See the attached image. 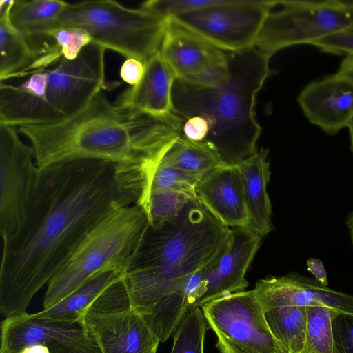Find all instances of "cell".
<instances>
[{
  "instance_id": "cell-28",
  "label": "cell",
  "mask_w": 353,
  "mask_h": 353,
  "mask_svg": "<svg viewBox=\"0 0 353 353\" xmlns=\"http://www.w3.org/2000/svg\"><path fill=\"white\" fill-rule=\"evenodd\" d=\"M209 328L200 307H191L176 330L170 353H204Z\"/></svg>"
},
{
  "instance_id": "cell-3",
  "label": "cell",
  "mask_w": 353,
  "mask_h": 353,
  "mask_svg": "<svg viewBox=\"0 0 353 353\" xmlns=\"http://www.w3.org/2000/svg\"><path fill=\"white\" fill-rule=\"evenodd\" d=\"M232 242L231 228L197 199L161 226L149 224L123 279L130 307L148 312L190 274L214 265Z\"/></svg>"
},
{
  "instance_id": "cell-12",
  "label": "cell",
  "mask_w": 353,
  "mask_h": 353,
  "mask_svg": "<svg viewBox=\"0 0 353 353\" xmlns=\"http://www.w3.org/2000/svg\"><path fill=\"white\" fill-rule=\"evenodd\" d=\"M17 128L0 124V233L13 236L24 221L39 172L32 148L25 144Z\"/></svg>"
},
{
  "instance_id": "cell-19",
  "label": "cell",
  "mask_w": 353,
  "mask_h": 353,
  "mask_svg": "<svg viewBox=\"0 0 353 353\" xmlns=\"http://www.w3.org/2000/svg\"><path fill=\"white\" fill-rule=\"evenodd\" d=\"M14 2L0 1V81L44 70L57 61L50 49L26 37L12 24L10 12Z\"/></svg>"
},
{
  "instance_id": "cell-13",
  "label": "cell",
  "mask_w": 353,
  "mask_h": 353,
  "mask_svg": "<svg viewBox=\"0 0 353 353\" xmlns=\"http://www.w3.org/2000/svg\"><path fill=\"white\" fill-rule=\"evenodd\" d=\"M159 51L176 79L214 87L230 77L228 52L172 19H168Z\"/></svg>"
},
{
  "instance_id": "cell-10",
  "label": "cell",
  "mask_w": 353,
  "mask_h": 353,
  "mask_svg": "<svg viewBox=\"0 0 353 353\" xmlns=\"http://www.w3.org/2000/svg\"><path fill=\"white\" fill-rule=\"evenodd\" d=\"M277 0H223L217 5L170 18L225 52L254 46Z\"/></svg>"
},
{
  "instance_id": "cell-37",
  "label": "cell",
  "mask_w": 353,
  "mask_h": 353,
  "mask_svg": "<svg viewBox=\"0 0 353 353\" xmlns=\"http://www.w3.org/2000/svg\"><path fill=\"white\" fill-rule=\"evenodd\" d=\"M337 74L353 83V54H347L343 59Z\"/></svg>"
},
{
  "instance_id": "cell-9",
  "label": "cell",
  "mask_w": 353,
  "mask_h": 353,
  "mask_svg": "<svg viewBox=\"0 0 353 353\" xmlns=\"http://www.w3.org/2000/svg\"><path fill=\"white\" fill-rule=\"evenodd\" d=\"M105 50L92 43L75 59L62 57L54 68L46 70L44 94L42 99L39 98L44 125L75 115L96 94L107 88Z\"/></svg>"
},
{
  "instance_id": "cell-22",
  "label": "cell",
  "mask_w": 353,
  "mask_h": 353,
  "mask_svg": "<svg viewBox=\"0 0 353 353\" xmlns=\"http://www.w3.org/2000/svg\"><path fill=\"white\" fill-rule=\"evenodd\" d=\"M205 269L190 274L177 290L163 297L148 312L141 314L160 343L174 335L191 307H197L206 291Z\"/></svg>"
},
{
  "instance_id": "cell-23",
  "label": "cell",
  "mask_w": 353,
  "mask_h": 353,
  "mask_svg": "<svg viewBox=\"0 0 353 353\" xmlns=\"http://www.w3.org/2000/svg\"><path fill=\"white\" fill-rule=\"evenodd\" d=\"M125 274V272L114 268L101 270L54 305L33 314L37 317L60 321H83L86 311L103 292Z\"/></svg>"
},
{
  "instance_id": "cell-34",
  "label": "cell",
  "mask_w": 353,
  "mask_h": 353,
  "mask_svg": "<svg viewBox=\"0 0 353 353\" xmlns=\"http://www.w3.org/2000/svg\"><path fill=\"white\" fill-rule=\"evenodd\" d=\"M210 130L208 120L199 115L185 119L182 127V135L185 139L195 142H202Z\"/></svg>"
},
{
  "instance_id": "cell-1",
  "label": "cell",
  "mask_w": 353,
  "mask_h": 353,
  "mask_svg": "<svg viewBox=\"0 0 353 353\" xmlns=\"http://www.w3.org/2000/svg\"><path fill=\"white\" fill-rule=\"evenodd\" d=\"M117 165L77 159L39 170L18 232L3 241L0 312L26 313L33 296L77 250L86 235L114 210L138 196Z\"/></svg>"
},
{
  "instance_id": "cell-25",
  "label": "cell",
  "mask_w": 353,
  "mask_h": 353,
  "mask_svg": "<svg viewBox=\"0 0 353 353\" xmlns=\"http://www.w3.org/2000/svg\"><path fill=\"white\" fill-rule=\"evenodd\" d=\"M263 312L270 331L283 347L289 353H301L307 331V306H280Z\"/></svg>"
},
{
  "instance_id": "cell-20",
  "label": "cell",
  "mask_w": 353,
  "mask_h": 353,
  "mask_svg": "<svg viewBox=\"0 0 353 353\" xmlns=\"http://www.w3.org/2000/svg\"><path fill=\"white\" fill-rule=\"evenodd\" d=\"M141 80L118 97L119 105L134 108L145 113L164 117L172 114V88L176 79L159 50L145 63Z\"/></svg>"
},
{
  "instance_id": "cell-31",
  "label": "cell",
  "mask_w": 353,
  "mask_h": 353,
  "mask_svg": "<svg viewBox=\"0 0 353 353\" xmlns=\"http://www.w3.org/2000/svg\"><path fill=\"white\" fill-rule=\"evenodd\" d=\"M52 37L59 48L62 57L74 60L81 50L92 43L90 34L85 30L78 28H63L53 30Z\"/></svg>"
},
{
  "instance_id": "cell-6",
  "label": "cell",
  "mask_w": 353,
  "mask_h": 353,
  "mask_svg": "<svg viewBox=\"0 0 353 353\" xmlns=\"http://www.w3.org/2000/svg\"><path fill=\"white\" fill-rule=\"evenodd\" d=\"M167 23L168 19L141 6L130 8L110 0L84 1L68 3L55 30L83 29L92 43L145 63L159 50Z\"/></svg>"
},
{
  "instance_id": "cell-27",
  "label": "cell",
  "mask_w": 353,
  "mask_h": 353,
  "mask_svg": "<svg viewBox=\"0 0 353 353\" xmlns=\"http://www.w3.org/2000/svg\"><path fill=\"white\" fill-rule=\"evenodd\" d=\"M307 323L301 353H334L331 309L320 305L307 306Z\"/></svg>"
},
{
  "instance_id": "cell-2",
  "label": "cell",
  "mask_w": 353,
  "mask_h": 353,
  "mask_svg": "<svg viewBox=\"0 0 353 353\" xmlns=\"http://www.w3.org/2000/svg\"><path fill=\"white\" fill-rule=\"evenodd\" d=\"M184 121L173 113L154 116L112 103L100 91L67 119L17 129L30 141L39 170L72 160L97 159L150 181L162 158L182 136Z\"/></svg>"
},
{
  "instance_id": "cell-16",
  "label": "cell",
  "mask_w": 353,
  "mask_h": 353,
  "mask_svg": "<svg viewBox=\"0 0 353 353\" xmlns=\"http://www.w3.org/2000/svg\"><path fill=\"white\" fill-rule=\"evenodd\" d=\"M297 101L308 121L333 135L353 117V83L339 74L308 83Z\"/></svg>"
},
{
  "instance_id": "cell-14",
  "label": "cell",
  "mask_w": 353,
  "mask_h": 353,
  "mask_svg": "<svg viewBox=\"0 0 353 353\" xmlns=\"http://www.w3.org/2000/svg\"><path fill=\"white\" fill-rule=\"evenodd\" d=\"M254 290L263 310L280 306L320 305L353 313V296L332 290L296 272L259 279Z\"/></svg>"
},
{
  "instance_id": "cell-32",
  "label": "cell",
  "mask_w": 353,
  "mask_h": 353,
  "mask_svg": "<svg viewBox=\"0 0 353 353\" xmlns=\"http://www.w3.org/2000/svg\"><path fill=\"white\" fill-rule=\"evenodd\" d=\"M334 353H353V313L331 309Z\"/></svg>"
},
{
  "instance_id": "cell-8",
  "label": "cell",
  "mask_w": 353,
  "mask_h": 353,
  "mask_svg": "<svg viewBox=\"0 0 353 353\" xmlns=\"http://www.w3.org/2000/svg\"><path fill=\"white\" fill-rule=\"evenodd\" d=\"M201 308L221 353H289L270 331L254 289L212 300Z\"/></svg>"
},
{
  "instance_id": "cell-15",
  "label": "cell",
  "mask_w": 353,
  "mask_h": 353,
  "mask_svg": "<svg viewBox=\"0 0 353 353\" xmlns=\"http://www.w3.org/2000/svg\"><path fill=\"white\" fill-rule=\"evenodd\" d=\"M102 353H157L159 340L135 310L87 311L83 318Z\"/></svg>"
},
{
  "instance_id": "cell-35",
  "label": "cell",
  "mask_w": 353,
  "mask_h": 353,
  "mask_svg": "<svg viewBox=\"0 0 353 353\" xmlns=\"http://www.w3.org/2000/svg\"><path fill=\"white\" fill-rule=\"evenodd\" d=\"M145 71L144 63L134 58H128L120 68V77L131 86L136 85Z\"/></svg>"
},
{
  "instance_id": "cell-33",
  "label": "cell",
  "mask_w": 353,
  "mask_h": 353,
  "mask_svg": "<svg viewBox=\"0 0 353 353\" xmlns=\"http://www.w3.org/2000/svg\"><path fill=\"white\" fill-rule=\"evenodd\" d=\"M310 45L324 52L353 54V25L341 32L319 39Z\"/></svg>"
},
{
  "instance_id": "cell-5",
  "label": "cell",
  "mask_w": 353,
  "mask_h": 353,
  "mask_svg": "<svg viewBox=\"0 0 353 353\" xmlns=\"http://www.w3.org/2000/svg\"><path fill=\"white\" fill-rule=\"evenodd\" d=\"M149 225L138 204L119 208L85 237L47 285L43 309L49 308L97 272L108 268L126 273Z\"/></svg>"
},
{
  "instance_id": "cell-29",
  "label": "cell",
  "mask_w": 353,
  "mask_h": 353,
  "mask_svg": "<svg viewBox=\"0 0 353 353\" xmlns=\"http://www.w3.org/2000/svg\"><path fill=\"white\" fill-rule=\"evenodd\" d=\"M195 198L180 192H156L148 194L143 208L150 225L157 228L176 217Z\"/></svg>"
},
{
  "instance_id": "cell-17",
  "label": "cell",
  "mask_w": 353,
  "mask_h": 353,
  "mask_svg": "<svg viewBox=\"0 0 353 353\" xmlns=\"http://www.w3.org/2000/svg\"><path fill=\"white\" fill-rule=\"evenodd\" d=\"M231 230L232 245L204 271L206 291L197 307L229 294L244 291L248 285L246 273L260 247L262 236L249 227Z\"/></svg>"
},
{
  "instance_id": "cell-36",
  "label": "cell",
  "mask_w": 353,
  "mask_h": 353,
  "mask_svg": "<svg viewBox=\"0 0 353 353\" xmlns=\"http://www.w3.org/2000/svg\"><path fill=\"white\" fill-rule=\"evenodd\" d=\"M306 264L307 270L314 276L315 279L322 285L327 286V272L322 261L315 258H309Z\"/></svg>"
},
{
  "instance_id": "cell-26",
  "label": "cell",
  "mask_w": 353,
  "mask_h": 353,
  "mask_svg": "<svg viewBox=\"0 0 353 353\" xmlns=\"http://www.w3.org/2000/svg\"><path fill=\"white\" fill-rule=\"evenodd\" d=\"M223 164L216 152L205 142H195L183 135L162 158L159 165L174 168L200 176Z\"/></svg>"
},
{
  "instance_id": "cell-24",
  "label": "cell",
  "mask_w": 353,
  "mask_h": 353,
  "mask_svg": "<svg viewBox=\"0 0 353 353\" xmlns=\"http://www.w3.org/2000/svg\"><path fill=\"white\" fill-rule=\"evenodd\" d=\"M68 3L59 0H17L10 10V19L26 37H48Z\"/></svg>"
},
{
  "instance_id": "cell-38",
  "label": "cell",
  "mask_w": 353,
  "mask_h": 353,
  "mask_svg": "<svg viewBox=\"0 0 353 353\" xmlns=\"http://www.w3.org/2000/svg\"><path fill=\"white\" fill-rule=\"evenodd\" d=\"M346 224L349 230L351 242L353 245V211L349 214Z\"/></svg>"
},
{
  "instance_id": "cell-21",
  "label": "cell",
  "mask_w": 353,
  "mask_h": 353,
  "mask_svg": "<svg viewBox=\"0 0 353 353\" xmlns=\"http://www.w3.org/2000/svg\"><path fill=\"white\" fill-rule=\"evenodd\" d=\"M268 150L261 148L236 165L249 216V228L261 236L272 230V205L267 186L270 179Z\"/></svg>"
},
{
  "instance_id": "cell-18",
  "label": "cell",
  "mask_w": 353,
  "mask_h": 353,
  "mask_svg": "<svg viewBox=\"0 0 353 353\" xmlns=\"http://www.w3.org/2000/svg\"><path fill=\"white\" fill-rule=\"evenodd\" d=\"M201 203L223 225L249 226V216L236 165L222 164L201 176L196 186Z\"/></svg>"
},
{
  "instance_id": "cell-11",
  "label": "cell",
  "mask_w": 353,
  "mask_h": 353,
  "mask_svg": "<svg viewBox=\"0 0 353 353\" xmlns=\"http://www.w3.org/2000/svg\"><path fill=\"white\" fill-rule=\"evenodd\" d=\"M0 353L102 352L95 335L83 321H55L26 312L2 321Z\"/></svg>"
},
{
  "instance_id": "cell-4",
  "label": "cell",
  "mask_w": 353,
  "mask_h": 353,
  "mask_svg": "<svg viewBox=\"0 0 353 353\" xmlns=\"http://www.w3.org/2000/svg\"><path fill=\"white\" fill-rule=\"evenodd\" d=\"M230 77L214 87L176 79L172 113L183 120L202 116L210 130L202 141L211 146L225 165H237L256 149L261 127L255 114L258 92L271 73L270 59L254 46L228 52Z\"/></svg>"
},
{
  "instance_id": "cell-39",
  "label": "cell",
  "mask_w": 353,
  "mask_h": 353,
  "mask_svg": "<svg viewBox=\"0 0 353 353\" xmlns=\"http://www.w3.org/2000/svg\"><path fill=\"white\" fill-rule=\"evenodd\" d=\"M350 131V149L353 154V117L348 123L347 127Z\"/></svg>"
},
{
  "instance_id": "cell-30",
  "label": "cell",
  "mask_w": 353,
  "mask_h": 353,
  "mask_svg": "<svg viewBox=\"0 0 353 353\" xmlns=\"http://www.w3.org/2000/svg\"><path fill=\"white\" fill-rule=\"evenodd\" d=\"M201 178L180 169L158 165L150 179L144 201L140 206L143 207L150 193L156 192H180L197 199L195 189Z\"/></svg>"
},
{
  "instance_id": "cell-7",
  "label": "cell",
  "mask_w": 353,
  "mask_h": 353,
  "mask_svg": "<svg viewBox=\"0 0 353 353\" xmlns=\"http://www.w3.org/2000/svg\"><path fill=\"white\" fill-rule=\"evenodd\" d=\"M353 25V0H277L254 47L270 58L289 46L311 44Z\"/></svg>"
}]
</instances>
